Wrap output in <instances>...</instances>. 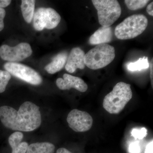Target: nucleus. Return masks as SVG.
Here are the masks:
<instances>
[{
    "instance_id": "obj_2",
    "label": "nucleus",
    "mask_w": 153,
    "mask_h": 153,
    "mask_svg": "<svg viewBox=\"0 0 153 153\" xmlns=\"http://www.w3.org/2000/svg\"><path fill=\"white\" fill-rule=\"evenodd\" d=\"M132 97L131 85L124 82H118L112 91L105 97L103 108L110 114H118L124 108Z\"/></svg>"
},
{
    "instance_id": "obj_18",
    "label": "nucleus",
    "mask_w": 153,
    "mask_h": 153,
    "mask_svg": "<svg viewBox=\"0 0 153 153\" xmlns=\"http://www.w3.org/2000/svg\"><path fill=\"white\" fill-rule=\"evenodd\" d=\"M126 5L131 10H136L146 6L149 2L148 0H125Z\"/></svg>"
},
{
    "instance_id": "obj_25",
    "label": "nucleus",
    "mask_w": 153,
    "mask_h": 153,
    "mask_svg": "<svg viewBox=\"0 0 153 153\" xmlns=\"http://www.w3.org/2000/svg\"><path fill=\"white\" fill-rule=\"evenodd\" d=\"M153 2H152L150 4L148 5L147 7V12L150 16H153Z\"/></svg>"
},
{
    "instance_id": "obj_21",
    "label": "nucleus",
    "mask_w": 153,
    "mask_h": 153,
    "mask_svg": "<svg viewBox=\"0 0 153 153\" xmlns=\"http://www.w3.org/2000/svg\"><path fill=\"white\" fill-rule=\"evenodd\" d=\"M129 151L131 153H140V147L137 142L132 143L129 147Z\"/></svg>"
},
{
    "instance_id": "obj_19",
    "label": "nucleus",
    "mask_w": 153,
    "mask_h": 153,
    "mask_svg": "<svg viewBox=\"0 0 153 153\" xmlns=\"http://www.w3.org/2000/svg\"><path fill=\"white\" fill-rule=\"evenodd\" d=\"M11 78V74L8 71L0 70V93H3L5 91Z\"/></svg>"
},
{
    "instance_id": "obj_26",
    "label": "nucleus",
    "mask_w": 153,
    "mask_h": 153,
    "mask_svg": "<svg viewBox=\"0 0 153 153\" xmlns=\"http://www.w3.org/2000/svg\"><path fill=\"white\" fill-rule=\"evenodd\" d=\"M153 59H152V61L151 62L150 66V78L151 80V82H152V85L153 88Z\"/></svg>"
},
{
    "instance_id": "obj_22",
    "label": "nucleus",
    "mask_w": 153,
    "mask_h": 153,
    "mask_svg": "<svg viewBox=\"0 0 153 153\" xmlns=\"http://www.w3.org/2000/svg\"><path fill=\"white\" fill-rule=\"evenodd\" d=\"M5 16V10L3 8H0V32L4 29V20Z\"/></svg>"
},
{
    "instance_id": "obj_6",
    "label": "nucleus",
    "mask_w": 153,
    "mask_h": 153,
    "mask_svg": "<svg viewBox=\"0 0 153 153\" xmlns=\"http://www.w3.org/2000/svg\"><path fill=\"white\" fill-rule=\"evenodd\" d=\"M33 27L37 31L44 29H54L58 26L61 20L59 14L52 8H39L34 13Z\"/></svg>"
},
{
    "instance_id": "obj_5",
    "label": "nucleus",
    "mask_w": 153,
    "mask_h": 153,
    "mask_svg": "<svg viewBox=\"0 0 153 153\" xmlns=\"http://www.w3.org/2000/svg\"><path fill=\"white\" fill-rule=\"evenodd\" d=\"M97 10L99 23L102 27H109L120 18L121 8L116 0H92Z\"/></svg>"
},
{
    "instance_id": "obj_8",
    "label": "nucleus",
    "mask_w": 153,
    "mask_h": 153,
    "mask_svg": "<svg viewBox=\"0 0 153 153\" xmlns=\"http://www.w3.org/2000/svg\"><path fill=\"white\" fill-rule=\"evenodd\" d=\"M33 53L29 44L22 43L15 47L3 45L0 47V57L9 62L16 63L30 57Z\"/></svg>"
},
{
    "instance_id": "obj_27",
    "label": "nucleus",
    "mask_w": 153,
    "mask_h": 153,
    "mask_svg": "<svg viewBox=\"0 0 153 153\" xmlns=\"http://www.w3.org/2000/svg\"><path fill=\"white\" fill-rule=\"evenodd\" d=\"M56 153H72L65 148H61L57 149Z\"/></svg>"
},
{
    "instance_id": "obj_16",
    "label": "nucleus",
    "mask_w": 153,
    "mask_h": 153,
    "mask_svg": "<svg viewBox=\"0 0 153 153\" xmlns=\"http://www.w3.org/2000/svg\"><path fill=\"white\" fill-rule=\"evenodd\" d=\"M36 1L34 0H22L21 10L23 18L26 22L30 23L33 20L35 13Z\"/></svg>"
},
{
    "instance_id": "obj_4",
    "label": "nucleus",
    "mask_w": 153,
    "mask_h": 153,
    "mask_svg": "<svg viewBox=\"0 0 153 153\" xmlns=\"http://www.w3.org/2000/svg\"><path fill=\"white\" fill-rule=\"evenodd\" d=\"M115 57L114 47L109 44L97 45L85 54L84 57L85 66L92 70H97L111 63Z\"/></svg>"
},
{
    "instance_id": "obj_13",
    "label": "nucleus",
    "mask_w": 153,
    "mask_h": 153,
    "mask_svg": "<svg viewBox=\"0 0 153 153\" xmlns=\"http://www.w3.org/2000/svg\"><path fill=\"white\" fill-rule=\"evenodd\" d=\"M24 135L22 132L16 131L12 134L9 138V143L12 149V153H26L28 144L26 142H22Z\"/></svg>"
},
{
    "instance_id": "obj_14",
    "label": "nucleus",
    "mask_w": 153,
    "mask_h": 153,
    "mask_svg": "<svg viewBox=\"0 0 153 153\" xmlns=\"http://www.w3.org/2000/svg\"><path fill=\"white\" fill-rule=\"evenodd\" d=\"M68 54L66 52H61L53 58L52 62L45 67L46 71L50 74H54L60 71L66 65Z\"/></svg>"
},
{
    "instance_id": "obj_23",
    "label": "nucleus",
    "mask_w": 153,
    "mask_h": 153,
    "mask_svg": "<svg viewBox=\"0 0 153 153\" xmlns=\"http://www.w3.org/2000/svg\"><path fill=\"white\" fill-rule=\"evenodd\" d=\"M153 140L152 141L148 144L146 147L145 153H153Z\"/></svg>"
},
{
    "instance_id": "obj_24",
    "label": "nucleus",
    "mask_w": 153,
    "mask_h": 153,
    "mask_svg": "<svg viewBox=\"0 0 153 153\" xmlns=\"http://www.w3.org/2000/svg\"><path fill=\"white\" fill-rule=\"evenodd\" d=\"M10 0H0V8H3L8 7L11 4Z\"/></svg>"
},
{
    "instance_id": "obj_12",
    "label": "nucleus",
    "mask_w": 153,
    "mask_h": 153,
    "mask_svg": "<svg viewBox=\"0 0 153 153\" xmlns=\"http://www.w3.org/2000/svg\"><path fill=\"white\" fill-rule=\"evenodd\" d=\"M112 36L111 27H101L91 35L89 38V43L93 45L106 44L111 41Z\"/></svg>"
},
{
    "instance_id": "obj_15",
    "label": "nucleus",
    "mask_w": 153,
    "mask_h": 153,
    "mask_svg": "<svg viewBox=\"0 0 153 153\" xmlns=\"http://www.w3.org/2000/svg\"><path fill=\"white\" fill-rule=\"evenodd\" d=\"M55 146L48 142L36 143L28 146L26 153H54Z\"/></svg>"
},
{
    "instance_id": "obj_17",
    "label": "nucleus",
    "mask_w": 153,
    "mask_h": 153,
    "mask_svg": "<svg viewBox=\"0 0 153 153\" xmlns=\"http://www.w3.org/2000/svg\"><path fill=\"white\" fill-rule=\"evenodd\" d=\"M149 66L147 57L140 58L136 62H132L128 64L127 68L130 71H141L146 69Z\"/></svg>"
},
{
    "instance_id": "obj_9",
    "label": "nucleus",
    "mask_w": 153,
    "mask_h": 153,
    "mask_svg": "<svg viewBox=\"0 0 153 153\" xmlns=\"http://www.w3.org/2000/svg\"><path fill=\"white\" fill-rule=\"evenodd\" d=\"M67 121L69 127L74 131L83 132L91 128L93 120L90 114L86 111L74 109L68 114Z\"/></svg>"
},
{
    "instance_id": "obj_11",
    "label": "nucleus",
    "mask_w": 153,
    "mask_h": 153,
    "mask_svg": "<svg viewBox=\"0 0 153 153\" xmlns=\"http://www.w3.org/2000/svg\"><path fill=\"white\" fill-rule=\"evenodd\" d=\"M85 52L79 47H75L71 49L65 65L66 71L69 73H73L77 68L82 69L85 68Z\"/></svg>"
},
{
    "instance_id": "obj_1",
    "label": "nucleus",
    "mask_w": 153,
    "mask_h": 153,
    "mask_svg": "<svg viewBox=\"0 0 153 153\" xmlns=\"http://www.w3.org/2000/svg\"><path fill=\"white\" fill-rule=\"evenodd\" d=\"M0 120L7 128L25 132L38 128L42 121L39 107L30 101L24 102L18 111L10 106H1Z\"/></svg>"
},
{
    "instance_id": "obj_7",
    "label": "nucleus",
    "mask_w": 153,
    "mask_h": 153,
    "mask_svg": "<svg viewBox=\"0 0 153 153\" xmlns=\"http://www.w3.org/2000/svg\"><path fill=\"white\" fill-rule=\"evenodd\" d=\"M4 68L10 74L31 85H40L43 81L40 74L29 66L18 63L7 62Z\"/></svg>"
},
{
    "instance_id": "obj_10",
    "label": "nucleus",
    "mask_w": 153,
    "mask_h": 153,
    "mask_svg": "<svg viewBox=\"0 0 153 153\" xmlns=\"http://www.w3.org/2000/svg\"><path fill=\"white\" fill-rule=\"evenodd\" d=\"M56 85L61 90H69L71 88L81 92H84L88 89V85L80 77L64 74L63 78H58L56 80Z\"/></svg>"
},
{
    "instance_id": "obj_3",
    "label": "nucleus",
    "mask_w": 153,
    "mask_h": 153,
    "mask_svg": "<svg viewBox=\"0 0 153 153\" xmlns=\"http://www.w3.org/2000/svg\"><path fill=\"white\" fill-rule=\"evenodd\" d=\"M148 25L147 18L144 15H132L126 18L116 27L115 36L120 40L133 39L143 33Z\"/></svg>"
},
{
    "instance_id": "obj_20",
    "label": "nucleus",
    "mask_w": 153,
    "mask_h": 153,
    "mask_svg": "<svg viewBox=\"0 0 153 153\" xmlns=\"http://www.w3.org/2000/svg\"><path fill=\"white\" fill-rule=\"evenodd\" d=\"M131 136L135 139H142L147 135V130L145 128L139 129L134 128L131 131Z\"/></svg>"
}]
</instances>
